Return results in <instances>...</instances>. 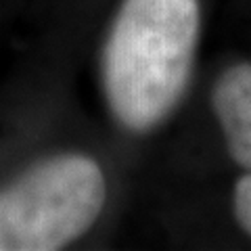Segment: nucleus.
Masks as SVG:
<instances>
[{"label":"nucleus","mask_w":251,"mask_h":251,"mask_svg":"<svg viewBox=\"0 0 251 251\" xmlns=\"http://www.w3.org/2000/svg\"><path fill=\"white\" fill-rule=\"evenodd\" d=\"M107 182L82 153L42 159L0 188V251H57L90 230Z\"/></svg>","instance_id":"f03ea898"},{"label":"nucleus","mask_w":251,"mask_h":251,"mask_svg":"<svg viewBox=\"0 0 251 251\" xmlns=\"http://www.w3.org/2000/svg\"><path fill=\"white\" fill-rule=\"evenodd\" d=\"M232 211L239 226L251 237V172H247V176H243L234 184Z\"/></svg>","instance_id":"20e7f679"},{"label":"nucleus","mask_w":251,"mask_h":251,"mask_svg":"<svg viewBox=\"0 0 251 251\" xmlns=\"http://www.w3.org/2000/svg\"><path fill=\"white\" fill-rule=\"evenodd\" d=\"M199 40L197 0H124L103 46L107 105L130 132H149L186 90Z\"/></svg>","instance_id":"f257e3e1"},{"label":"nucleus","mask_w":251,"mask_h":251,"mask_svg":"<svg viewBox=\"0 0 251 251\" xmlns=\"http://www.w3.org/2000/svg\"><path fill=\"white\" fill-rule=\"evenodd\" d=\"M211 107L232 161L251 172V63H237L218 75Z\"/></svg>","instance_id":"7ed1b4c3"}]
</instances>
